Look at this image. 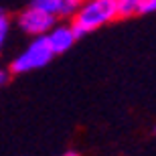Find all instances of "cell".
I'll list each match as a JSON object with an SVG mask.
<instances>
[{"instance_id":"obj_1","label":"cell","mask_w":156,"mask_h":156,"mask_svg":"<svg viewBox=\"0 0 156 156\" xmlns=\"http://www.w3.org/2000/svg\"><path fill=\"white\" fill-rule=\"evenodd\" d=\"M118 18L116 0H83L81 6L71 16V27L77 39L114 23Z\"/></svg>"},{"instance_id":"obj_2","label":"cell","mask_w":156,"mask_h":156,"mask_svg":"<svg viewBox=\"0 0 156 156\" xmlns=\"http://www.w3.org/2000/svg\"><path fill=\"white\" fill-rule=\"evenodd\" d=\"M55 57V53L51 51V47L47 43V37H35L33 43H30L27 49H24L20 55L12 59L10 63V71L16 73V75H23V73H30V71H37L41 67L51 63V59Z\"/></svg>"},{"instance_id":"obj_3","label":"cell","mask_w":156,"mask_h":156,"mask_svg":"<svg viewBox=\"0 0 156 156\" xmlns=\"http://www.w3.org/2000/svg\"><path fill=\"white\" fill-rule=\"evenodd\" d=\"M16 24L20 27L23 33H27V35L43 37L57 24V16H53V14H49V12L41 10V8L30 4L27 10H23L16 16Z\"/></svg>"},{"instance_id":"obj_4","label":"cell","mask_w":156,"mask_h":156,"mask_svg":"<svg viewBox=\"0 0 156 156\" xmlns=\"http://www.w3.org/2000/svg\"><path fill=\"white\" fill-rule=\"evenodd\" d=\"M45 37H47V43H49V47H51V51L55 55L67 53L79 41L73 27H71V23H57Z\"/></svg>"},{"instance_id":"obj_5","label":"cell","mask_w":156,"mask_h":156,"mask_svg":"<svg viewBox=\"0 0 156 156\" xmlns=\"http://www.w3.org/2000/svg\"><path fill=\"white\" fill-rule=\"evenodd\" d=\"M33 6L49 12L57 18H71L75 14V8L67 0H33Z\"/></svg>"},{"instance_id":"obj_6","label":"cell","mask_w":156,"mask_h":156,"mask_svg":"<svg viewBox=\"0 0 156 156\" xmlns=\"http://www.w3.org/2000/svg\"><path fill=\"white\" fill-rule=\"evenodd\" d=\"M142 6H144V0H116L118 18L138 16V14H142Z\"/></svg>"},{"instance_id":"obj_7","label":"cell","mask_w":156,"mask_h":156,"mask_svg":"<svg viewBox=\"0 0 156 156\" xmlns=\"http://www.w3.org/2000/svg\"><path fill=\"white\" fill-rule=\"evenodd\" d=\"M8 30H10V23H8V16H6V12L0 8V51H2V47H4V43H6Z\"/></svg>"},{"instance_id":"obj_8","label":"cell","mask_w":156,"mask_h":156,"mask_svg":"<svg viewBox=\"0 0 156 156\" xmlns=\"http://www.w3.org/2000/svg\"><path fill=\"white\" fill-rule=\"evenodd\" d=\"M148 12H156V0H144L142 14H148Z\"/></svg>"},{"instance_id":"obj_9","label":"cell","mask_w":156,"mask_h":156,"mask_svg":"<svg viewBox=\"0 0 156 156\" xmlns=\"http://www.w3.org/2000/svg\"><path fill=\"white\" fill-rule=\"evenodd\" d=\"M10 79V69H6V67H0V87H4Z\"/></svg>"},{"instance_id":"obj_10","label":"cell","mask_w":156,"mask_h":156,"mask_svg":"<svg viewBox=\"0 0 156 156\" xmlns=\"http://www.w3.org/2000/svg\"><path fill=\"white\" fill-rule=\"evenodd\" d=\"M59 156H79V152H75V150H69V152H63V154H59Z\"/></svg>"},{"instance_id":"obj_11","label":"cell","mask_w":156,"mask_h":156,"mask_svg":"<svg viewBox=\"0 0 156 156\" xmlns=\"http://www.w3.org/2000/svg\"><path fill=\"white\" fill-rule=\"evenodd\" d=\"M154 134H156V126H154Z\"/></svg>"}]
</instances>
